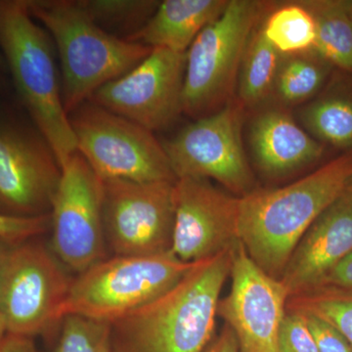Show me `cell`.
Listing matches in <instances>:
<instances>
[{"label":"cell","mask_w":352,"mask_h":352,"mask_svg":"<svg viewBox=\"0 0 352 352\" xmlns=\"http://www.w3.org/2000/svg\"><path fill=\"white\" fill-rule=\"evenodd\" d=\"M232 248L196 263L164 295L111 323L113 352H205L230 276Z\"/></svg>","instance_id":"6da1fadb"},{"label":"cell","mask_w":352,"mask_h":352,"mask_svg":"<svg viewBox=\"0 0 352 352\" xmlns=\"http://www.w3.org/2000/svg\"><path fill=\"white\" fill-rule=\"evenodd\" d=\"M352 153L342 154L281 188L240 198L239 239L250 258L275 279L315 219L346 191Z\"/></svg>","instance_id":"7a4b0ae2"},{"label":"cell","mask_w":352,"mask_h":352,"mask_svg":"<svg viewBox=\"0 0 352 352\" xmlns=\"http://www.w3.org/2000/svg\"><path fill=\"white\" fill-rule=\"evenodd\" d=\"M27 4L56 44L68 116L99 88L138 66L153 50L104 31L78 0H27Z\"/></svg>","instance_id":"3957f363"},{"label":"cell","mask_w":352,"mask_h":352,"mask_svg":"<svg viewBox=\"0 0 352 352\" xmlns=\"http://www.w3.org/2000/svg\"><path fill=\"white\" fill-rule=\"evenodd\" d=\"M0 51L21 100L63 166L76 150L58 80L52 41L36 24L27 0L0 1Z\"/></svg>","instance_id":"277c9868"},{"label":"cell","mask_w":352,"mask_h":352,"mask_svg":"<svg viewBox=\"0 0 352 352\" xmlns=\"http://www.w3.org/2000/svg\"><path fill=\"white\" fill-rule=\"evenodd\" d=\"M195 264L173 252L103 259L72 280L60 318L78 315L110 325L164 295Z\"/></svg>","instance_id":"5b68a950"},{"label":"cell","mask_w":352,"mask_h":352,"mask_svg":"<svg viewBox=\"0 0 352 352\" xmlns=\"http://www.w3.org/2000/svg\"><path fill=\"white\" fill-rule=\"evenodd\" d=\"M254 0H229L186 52L183 113L199 120L230 103L245 48L264 14Z\"/></svg>","instance_id":"8992f818"},{"label":"cell","mask_w":352,"mask_h":352,"mask_svg":"<svg viewBox=\"0 0 352 352\" xmlns=\"http://www.w3.org/2000/svg\"><path fill=\"white\" fill-rule=\"evenodd\" d=\"M76 150L101 180L175 182L164 146L140 124L87 100L69 113Z\"/></svg>","instance_id":"52a82bcc"},{"label":"cell","mask_w":352,"mask_h":352,"mask_svg":"<svg viewBox=\"0 0 352 352\" xmlns=\"http://www.w3.org/2000/svg\"><path fill=\"white\" fill-rule=\"evenodd\" d=\"M71 283L43 245H11L0 263V314L7 333L31 338L61 320Z\"/></svg>","instance_id":"ba28073f"},{"label":"cell","mask_w":352,"mask_h":352,"mask_svg":"<svg viewBox=\"0 0 352 352\" xmlns=\"http://www.w3.org/2000/svg\"><path fill=\"white\" fill-rule=\"evenodd\" d=\"M243 109L230 102L162 143L177 179H214L239 198L254 191V177L243 146Z\"/></svg>","instance_id":"9c48e42d"},{"label":"cell","mask_w":352,"mask_h":352,"mask_svg":"<svg viewBox=\"0 0 352 352\" xmlns=\"http://www.w3.org/2000/svg\"><path fill=\"white\" fill-rule=\"evenodd\" d=\"M106 244L115 256L171 252L175 183L102 180Z\"/></svg>","instance_id":"30bf717a"},{"label":"cell","mask_w":352,"mask_h":352,"mask_svg":"<svg viewBox=\"0 0 352 352\" xmlns=\"http://www.w3.org/2000/svg\"><path fill=\"white\" fill-rule=\"evenodd\" d=\"M61 170L50 210L53 250L80 274L106 258L103 182L78 152Z\"/></svg>","instance_id":"8fae6325"},{"label":"cell","mask_w":352,"mask_h":352,"mask_svg":"<svg viewBox=\"0 0 352 352\" xmlns=\"http://www.w3.org/2000/svg\"><path fill=\"white\" fill-rule=\"evenodd\" d=\"M186 52L153 48L138 66L99 88L90 101L152 132L170 127L183 113Z\"/></svg>","instance_id":"7c38bea8"},{"label":"cell","mask_w":352,"mask_h":352,"mask_svg":"<svg viewBox=\"0 0 352 352\" xmlns=\"http://www.w3.org/2000/svg\"><path fill=\"white\" fill-rule=\"evenodd\" d=\"M230 277V292L219 300L217 316L233 331L240 352H278L288 291L250 258L240 240L232 248Z\"/></svg>","instance_id":"4fadbf2b"},{"label":"cell","mask_w":352,"mask_h":352,"mask_svg":"<svg viewBox=\"0 0 352 352\" xmlns=\"http://www.w3.org/2000/svg\"><path fill=\"white\" fill-rule=\"evenodd\" d=\"M175 227L171 252L187 263L231 249L239 241L240 198L204 178L175 183Z\"/></svg>","instance_id":"5bb4252c"},{"label":"cell","mask_w":352,"mask_h":352,"mask_svg":"<svg viewBox=\"0 0 352 352\" xmlns=\"http://www.w3.org/2000/svg\"><path fill=\"white\" fill-rule=\"evenodd\" d=\"M61 173L41 134L17 122L0 120V208L7 214H50Z\"/></svg>","instance_id":"9a60e30c"},{"label":"cell","mask_w":352,"mask_h":352,"mask_svg":"<svg viewBox=\"0 0 352 352\" xmlns=\"http://www.w3.org/2000/svg\"><path fill=\"white\" fill-rule=\"evenodd\" d=\"M351 252L352 193L344 191L308 228L280 281L289 296L316 288Z\"/></svg>","instance_id":"2e32d148"},{"label":"cell","mask_w":352,"mask_h":352,"mask_svg":"<svg viewBox=\"0 0 352 352\" xmlns=\"http://www.w3.org/2000/svg\"><path fill=\"white\" fill-rule=\"evenodd\" d=\"M252 157L266 175H283L321 159L325 146L298 126L289 113L267 110L252 120L249 131Z\"/></svg>","instance_id":"e0dca14e"},{"label":"cell","mask_w":352,"mask_h":352,"mask_svg":"<svg viewBox=\"0 0 352 352\" xmlns=\"http://www.w3.org/2000/svg\"><path fill=\"white\" fill-rule=\"evenodd\" d=\"M229 0H164L147 24L126 41L187 52L204 28L214 22Z\"/></svg>","instance_id":"ac0fdd59"},{"label":"cell","mask_w":352,"mask_h":352,"mask_svg":"<svg viewBox=\"0 0 352 352\" xmlns=\"http://www.w3.org/2000/svg\"><path fill=\"white\" fill-rule=\"evenodd\" d=\"M300 120L321 144L352 153V75L335 69L320 94L300 111Z\"/></svg>","instance_id":"d6986e66"},{"label":"cell","mask_w":352,"mask_h":352,"mask_svg":"<svg viewBox=\"0 0 352 352\" xmlns=\"http://www.w3.org/2000/svg\"><path fill=\"white\" fill-rule=\"evenodd\" d=\"M335 68L316 50L282 55L272 96L283 105L305 103L320 94Z\"/></svg>","instance_id":"ffe728a7"},{"label":"cell","mask_w":352,"mask_h":352,"mask_svg":"<svg viewBox=\"0 0 352 352\" xmlns=\"http://www.w3.org/2000/svg\"><path fill=\"white\" fill-rule=\"evenodd\" d=\"M316 27L314 50L336 69L352 75V24L346 0H305Z\"/></svg>","instance_id":"44dd1931"},{"label":"cell","mask_w":352,"mask_h":352,"mask_svg":"<svg viewBox=\"0 0 352 352\" xmlns=\"http://www.w3.org/2000/svg\"><path fill=\"white\" fill-rule=\"evenodd\" d=\"M261 22L250 38L238 75V94L243 108L258 107L272 96L281 60L282 54L264 36Z\"/></svg>","instance_id":"7402d4cb"},{"label":"cell","mask_w":352,"mask_h":352,"mask_svg":"<svg viewBox=\"0 0 352 352\" xmlns=\"http://www.w3.org/2000/svg\"><path fill=\"white\" fill-rule=\"evenodd\" d=\"M261 27L280 54H295L314 48L316 27L302 1L282 4L261 21Z\"/></svg>","instance_id":"603a6c76"},{"label":"cell","mask_w":352,"mask_h":352,"mask_svg":"<svg viewBox=\"0 0 352 352\" xmlns=\"http://www.w3.org/2000/svg\"><path fill=\"white\" fill-rule=\"evenodd\" d=\"M287 311L312 315L332 325L352 346V291L320 286L289 296Z\"/></svg>","instance_id":"cb8c5ba5"},{"label":"cell","mask_w":352,"mask_h":352,"mask_svg":"<svg viewBox=\"0 0 352 352\" xmlns=\"http://www.w3.org/2000/svg\"><path fill=\"white\" fill-rule=\"evenodd\" d=\"M80 6L104 31L126 39L140 31L156 12L154 0H78Z\"/></svg>","instance_id":"d4e9b609"},{"label":"cell","mask_w":352,"mask_h":352,"mask_svg":"<svg viewBox=\"0 0 352 352\" xmlns=\"http://www.w3.org/2000/svg\"><path fill=\"white\" fill-rule=\"evenodd\" d=\"M61 336L55 352H101L109 337V324L78 315L62 319Z\"/></svg>","instance_id":"484cf974"},{"label":"cell","mask_w":352,"mask_h":352,"mask_svg":"<svg viewBox=\"0 0 352 352\" xmlns=\"http://www.w3.org/2000/svg\"><path fill=\"white\" fill-rule=\"evenodd\" d=\"M278 352H318L303 315L286 310L278 333Z\"/></svg>","instance_id":"4316f807"},{"label":"cell","mask_w":352,"mask_h":352,"mask_svg":"<svg viewBox=\"0 0 352 352\" xmlns=\"http://www.w3.org/2000/svg\"><path fill=\"white\" fill-rule=\"evenodd\" d=\"M51 224L50 214L20 217L0 212V240L17 245L43 233Z\"/></svg>","instance_id":"83f0119b"},{"label":"cell","mask_w":352,"mask_h":352,"mask_svg":"<svg viewBox=\"0 0 352 352\" xmlns=\"http://www.w3.org/2000/svg\"><path fill=\"white\" fill-rule=\"evenodd\" d=\"M302 315L314 336L318 352H352L351 344L337 329L318 317Z\"/></svg>","instance_id":"f1b7e54d"},{"label":"cell","mask_w":352,"mask_h":352,"mask_svg":"<svg viewBox=\"0 0 352 352\" xmlns=\"http://www.w3.org/2000/svg\"><path fill=\"white\" fill-rule=\"evenodd\" d=\"M320 286L335 287L352 291V252L329 273Z\"/></svg>","instance_id":"f546056e"},{"label":"cell","mask_w":352,"mask_h":352,"mask_svg":"<svg viewBox=\"0 0 352 352\" xmlns=\"http://www.w3.org/2000/svg\"><path fill=\"white\" fill-rule=\"evenodd\" d=\"M205 352H240L233 331L226 325L219 336L212 339Z\"/></svg>","instance_id":"4dcf8cb0"},{"label":"cell","mask_w":352,"mask_h":352,"mask_svg":"<svg viewBox=\"0 0 352 352\" xmlns=\"http://www.w3.org/2000/svg\"><path fill=\"white\" fill-rule=\"evenodd\" d=\"M0 352H36L31 338L7 333L0 342Z\"/></svg>","instance_id":"1f68e13d"},{"label":"cell","mask_w":352,"mask_h":352,"mask_svg":"<svg viewBox=\"0 0 352 352\" xmlns=\"http://www.w3.org/2000/svg\"><path fill=\"white\" fill-rule=\"evenodd\" d=\"M11 245H13L8 244V243L0 240V263H1L2 258H4V256H6L7 251H8Z\"/></svg>","instance_id":"d6a6232c"},{"label":"cell","mask_w":352,"mask_h":352,"mask_svg":"<svg viewBox=\"0 0 352 352\" xmlns=\"http://www.w3.org/2000/svg\"><path fill=\"white\" fill-rule=\"evenodd\" d=\"M7 335L6 324H4L3 319H2L1 314H0V342L3 340V338Z\"/></svg>","instance_id":"836d02e7"},{"label":"cell","mask_w":352,"mask_h":352,"mask_svg":"<svg viewBox=\"0 0 352 352\" xmlns=\"http://www.w3.org/2000/svg\"><path fill=\"white\" fill-rule=\"evenodd\" d=\"M346 6L347 13H349V18H351L352 24V0H346Z\"/></svg>","instance_id":"e575fe53"},{"label":"cell","mask_w":352,"mask_h":352,"mask_svg":"<svg viewBox=\"0 0 352 352\" xmlns=\"http://www.w3.org/2000/svg\"><path fill=\"white\" fill-rule=\"evenodd\" d=\"M101 352H113L112 349H111L110 342H109V337L108 339L105 340V342H104Z\"/></svg>","instance_id":"d590c367"},{"label":"cell","mask_w":352,"mask_h":352,"mask_svg":"<svg viewBox=\"0 0 352 352\" xmlns=\"http://www.w3.org/2000/svg\"><path fill=\"white\" fill-rule=\"evenodd\" d=\"M346 191L352 193V173L351 176H349V180H347Z\"/></svg>","instance_id":"8d00e7d4"},{"label":"cell","mask_w":352,"mask_h":352,"mask_svg":"<svg viewBox=\"0 0 352 352\" xmlns=\"http://www.w3.org/2000/svg\"><path fill=\"white\" fill-rule=\"evenodd\" d=\"M6 65V61H4L3 55H2L1 51H0V69H2V67H4Z\"/></svg>","instance_id":"74e56055"}]
</instances>
